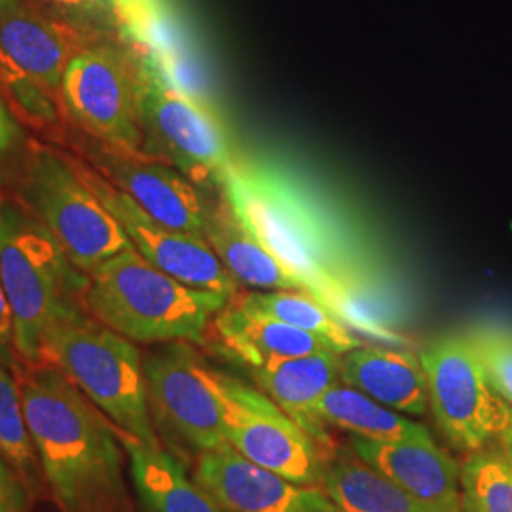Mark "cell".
I'll use <instances>...</instances> for the list:
<instances>
[{"label": "cell", "mask_w": 512, "mask_h": 512, "mask_svg": "<svg viewBox=\"0 0 512 512\" xmlns=\"http://www.w3.org/2000/svg\"><path fill=\"white\" fill-rule=\"evenodd\" d=\"M243 224L298 277L306 293L357 329L374 304L366 258L342 226L272 165L238 160L222 188Z\"/></svg>", "instance_id": "1"}, {"label": "cell", "mask_w": 512, "mask_h": 512, "mask_svg": "<svg viewBox=\"0 0 512 512\" xmlns=\"http://www.w3.org/2000/svg\"><path fill=\"white\" fill-rule=\"evenodd\" d=\"M23 414L40 471L61 512H135L118 431L57 368L19 376Z\"/></svg>", "instance_id": "2"}, {"label": "cell", "mask_w": 512, "mask_h": 512, "mask_svg": "<svg viewBox=\"0 0 512 512\" xmlns=\"http://www.w3.org/2000/svg\"><path fill=\"white\" fill-rule=\"evenodd\" d=\"M230 298L192 289L129 249L88 274L84 308L131 342L205 344L215 315Z\"/></svg>", "instance_id": "3"}, {"label": "cell", "mask_w": 512, "mask_h": 512, "mask_svg": "<svg viewBox=\"0 0 512 512\" xmlns=\"http://www.w3.org/2000/svg\"><path fill=\"white\" fill-rule=\"evenodd\" d=\"M0 287L14 315L19 359L27 368L46 365V336L61 317L84 308L88 274L23 203L6 196H0Z\"/></svg>", "instance_id": "4"}, {"label": "cell", "mask_w": 512, "mask_h": 512, "mask_svg": "<svg viewBox=\"0 0 512 512\" xmlns=\"http://www.w3.org/2000/svg\"><path fill=\"white\" fill-rule=\"evenodd\" d=\"M44 363L57 366L120 431L160 446L143 357L131 340L80 308L61 317L48 332Z\"/></svg>", "instance_id": "5"}, {"label": "cell", "mask_w": 512, "mask_h": 512, "mask_svg": "<svg viewBox=\"0 0 512 512\" xmlns=\"http://www.w3.org/2000/svg\"><path fill=\"white\" fill-rule=\"evenodd\" d=\"M19 202L54 236L74 266L93 270L133 249L128 234L80 175L76 162L54 148L33 147L21 164Z\"/></svg>", "instance_id": "6"}, {"label": "cell", "mask_w": 512, "mask_h": 512, "mask_svg": "<svg viewBox=\"0 0 512 512\" xmlns=\"http://www.w3.org/2000/svg\"><path fill=\"white\" fill-rule=\"evenodd\" d=\"M133 50V48H131ZM137 97L143 152L175 167L203 190H222L238 164L213 107L171 90L137 54Z\"/></svg>", "instance_id": "7"}, {"label": "cell", "mask_w": 512, "mask_h": 512, "mask_svg": "<svg viewBox=\"0 0 512 512\" xmlns=\"http://www.w3.org/2000/svg\"><path fill=\"white\" fill-rule=\"evenodd\" d=\"M86 42L31 0H0V93L33 126H57L55 97Z\"/></svg>", "instance_id": "8"}, {"label": "cell", "mask_w": 512, "mask_h": 512, "mask_svg": "<svg viewBox=\"0 0 512 512\" xmlns=\"http://www.w3.org/2000/svg\"><path fill=\"white\" fill-rule=\"evenodd\" d=\"M420 359L431 412L448 442L467 454L499 448L512 456V410L492 389L467 334L440 336Z\"/></svg>", "instance_id": "9"}, {"label": "cell", "mask_w": 512, "mask_h": 512, "mask_svg": "<svg viewBox=\"0 0 512 512\" xmlns=\"http://www.w3.org/2000/svg\"><path fill=\"white\" fill-rule=\"evenodd\" d=\"M59 97L88 137L110 147L143 148L137 59L131 48L110 38L82 44L63 74Z\"/></svg>", "instance_id": "10"}, {"label": "cell", "mask_w": 512, "mask_h": 512, "mask_svg": "<svg viewBox=\"0 0 512 512\" xmlns=\"http://www.w3.org/2000/svg\"><path fill=\"white\" fill-rule=\"evenodd\" d=\"M217 380L226 442L294 484L321 486L330 452L258 387L224 372Z\"/></svg>", "instance_id": "11"}, {"label": "cell", "mask_w": 512, "mask_h": 512, "mask_svg": "<svg viewBox=\"0 0 512 512\" xmlns=\"http://www.w3.org/2000/svg\"><path fill=\"white\" fill-rule=\"evenodd\" d=\"M148 404L173 439L202 454L226 444L219 380L190 342H167L143 359Z\"/></svg>", "instance_id": "12"}, {"label": "cell", "mask_w": 512, "mask_h": 512, "mask_svg": "<svg viewBox=\"0 0 512 512\" xmlns=\"http://www.w3.org/2000/svg\"><path fill=\"white\" fill-rule=\"evenodd\" d=\"M88 164L124 192L152 219L184 234L205 239L211 205L203 188L143 150H128L82 139L78 143ZM207 241V239H205Z\"/></svg>", "instance_id": "13"}, {"label": "cell", "mask_w": 512, "mask_h": 512, "mask_svg": "<svg viewBox=\"0 0 512 512\" xmlns=\"http://www.w3.org/2000/svg\"><path fill=\"white\" fill-rule=\"evenodd\" d=\"M76 167L84 181L90 184L99 200L120 222L128 234L133 249L145 256L152 266L171 275L192 289L213 291L226 296L239 293V283L220 262L213 247L202 238L173 230L162 222L152 219L137 203L120 192L116 186L101 177L93 167H88L78 160Z\"/></svg>", "instance_id": "14"}, {"label": "cell", "mask_w": 512, "mask_h": 512, "mask_svg": "<svg viewBox=\"0 0 512 512\" xmlns=\"http://www.w3.org/2000/svg\"><path fill=\"white\" fill-rule=\"evenodd\" d=\"M194 480L228 512H338L321 486L294 484L228 442L198 454Z\"/></svg>", "instance_id": "15"}, {"label": "cell", "mask_w": 512, "mask_h": 512, "mask_svg": "<svg viewBox=\"0 0 512 512\" xmlns=\"http://www.w3.org/2000/svg\"><path fill=\"white\" fill-rule=\"evenodd\" d=\"M351 450L425 507L435 512H463L461 467L431 435L395 442L353 437Z\"/></svg>", "instance_id": "16"}, {"label": "cell", "mask_w": 512, "mask_h": 512, "mask_svg": "<svg viewBox=\"0 0 512 512\" xmlns=\"http://www.w3.org/2000/svg\"><path fill=\"white\" fill-rule=\"evenodd\" d=\"M209 332L220 353L247 370L311 353L334 351L325 340L310 332L256 310L239 293L215 315Z\"/></svg>", "instance_id": "17"}, {"label": "cell", "mask_w": 512, "mask_h": 512, "mask_svg": "<svg viewBox=\"0 0 512 512\" xmlns=\"http://www.w3.org/2000/svg\"><path fill=\"white\" fill-rule=\"evenodd\" d=\"M340 382L406 416L429 408L427 376L420 355L387 346H359L340 357Z\"/></svg>", "instance_id": "18"}, {"label": "cell", "mask_w": 512, "mask_h": 512, "mask_svg": "<svg viewBox=\"0 0 512 512\" xmlns=\"http://www.w3.org/2000/svg\"><path fill=\"white\" fill-rule=\"evenodd\" d=\"M340 357L342 355L334 351H321L249 370L256 387L283 408L327 452L332 442L327 427L315 414V404L332 385L340 382Z\"/></svg>", "instance_id": "19"}, {"label": "cell", "mask_w": 512, "mask_h": 512, "mask_svg": "<svg viewBox=\"0 0 512 512\" xmlns=\"http://www.w3.org/2000/svg\"><path fill=\"white\" fill-rule=\"evenodd\" d=\"M207 243L239 285L258 291H302L304 285L243 224L220 190L207 220Z\"/></svg>", "instance_id": "20"}, {"label": "cell", "mask_w": 512, "mask_h": 512, "mask_svg": "<svg viewBox=\"0 0 512 512\" xmlns=\"http://www.w3.org/2000/svg\"><path fill=\"white\" fill-rule=\"evenodd\" d=\"M129 471L147 512H228L162 446L141 442L118 429Z\"/></svg>", "instance_id": "21"}, {"label": "cell", "mask_w": 512, "mask_h": 512, "mask_svg": "<svg viewBox=\"0 0 512 512\" xmlns=\"http://www.w3.org/2000/svg\"><path fill=\"white\" fill-rule=\"evenodd\" d=\"M321 488L338 512H435L372 469L353 450L330 454Z\"/></svg>", "instance_id": "22"}, {"label": "cell", "mask_w": 512, "mask_h": 512, "mask_svg": "<svg viewBox=\"0 0 512 512\" xmlns=\"http://www.w3.org/2000/svg\"><path fill=\"white\" fill-rule=\"evenodd\" d=\"M315 414L325 427L344 429L359 439L395 442L429 435L421 423L404 418L401 412L342 382L332 385L317 401Z\"/></svg>", "instance_id": "23"}, {"label": "cell", "mask_w": 512, "mask_h": 512, "mask_svg": "<svg viewBox=\"0 0 512 512\" xmlns=\"http://www.w3.org/2000/svg\"><path fill=\"white\" fill-rule=\"evenodd\" d=\"M241 298L256 310L277 317L296 329L306 330L325 340L336 353L344 355L365 342L349 330L332 311L315 296L302 291H266V293L241 294Z\"/></svg>", "instance_id": "24"}, {"label": "cell", "mask_w": 512, "mask_h": 512, "mask_svg": "<svg viewBox=\"0 0 512 512\" xmlns=\"http://www.w3.org/2000/svg\"><path fill=\"white\" fill-rule=\"evenodd\" d=\"M461 511L512 512V456L499 448L471 452L461 463Z\"/></svg>", "instance_id": "25"}, {"label": "cell", "mask_w": 512, "mask_h": 512, "mask_svg": "<svg viewBox=\"0 0 512 512\" xmlns=\"http://www.w3.org/2000/svg\"><path fill=\"white\" fill-rule=\"evenodd\" d=\"M0 454L21 476L27 488L37 486V452L23 414L21 389L8 370L0 365Z\"/></svg>", "instance_id": "26"}, {"label": "cell", "mask_w": 512, "mask_h": 512, "mask_svg": "<svg viewBox=\"0 0 512 512\" xmlns=\"http://www.w3.org/2000/svg\"><path fill=\"white\" fill-rule=\"evenodd\" d=\"M48 16L92 42L120 37L122 18L116 0H31Z\"/></svg>", "instance_id": "27"}, {"label": "cell", "mask_w": 512, "mask_h": 512, "mask_svg": "<svg viewBox=\"0 0 512 512\" xmlns=\"http://www.w3.org/2000/svg\"><path fill=\"white\" fill-rule=\"evenodd\" d=\"M497 397L512 410V327L476 325L465 332Z\"/></svg>", "instance_id": "28"}, {"label": "cell", "mask_w": 512, "mask_h": 512, "mask_svg": "<svg viewBox=\"0 0 512 512\" xmlns=\"http://www.w3.org/2000/svg\"><path fill=\"white\" fill-rule=\"evenodd\" d=\"M21 145L23 131L19 128L16 116H12L4 95L0 93V184L4 183L6 173L18 158Z\"/></svg>", "instance_id": "29"}, {"label": "cell", "mask_w": 512, "mask_h": 512, "mask_svg": "<svg viewBox=\"0 0 512 512\" xmlns=\"http://www.w3.org/2000/svg\"><path fill=\"white\" fill-rule=\"evenodd\" d=\"M0 512H29V488L0 454Z\"/></svg>", "instance_id": "30"}, {"label": "cell", "mask_w": 512, "mask_h": 512, "mask_svg": "<svg viewBox=\"0 0 512 512\" xmlns=\"http://www.w3.org/2000/svg\"><path fill=\"white\" fill-rule=\"evenodd\" d=\"M18 349H16V332H14V315L12 308L0 287V365L19 374Z\"/></svg>", "instance_id": "31"}, {"label": "cell", "mask_w": 512, "mask_h": 512, "mask_svg": "<svg viewBox=\"0 0 512 512\" xmlns=\"http://www.w3.org/2000/svg\"><path fill=\"white\" fill-rule=\"evenodd\" d=\"M116 4L122 18V29L169 8L167 0H116Z\"/></svg>", "instance_id": "32"}]
</instances>
